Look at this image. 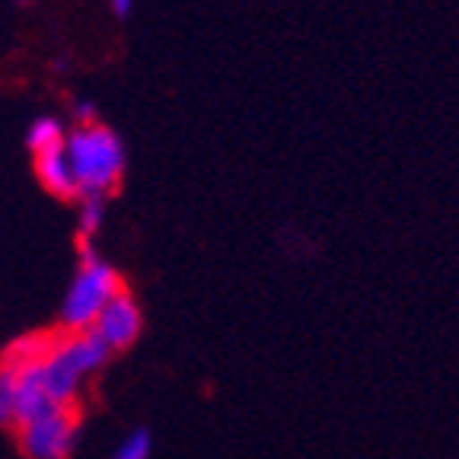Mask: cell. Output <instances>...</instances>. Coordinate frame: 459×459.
<instances>
[{
	"label": "cell",
	"mask_w": 459,
	"mask_h": 459,
	"mask_svg": "<svg viewBox=\"0 0 459 459\" xmlns=\"http://www.w3.org/2000/svg\"><path fill=\"white\" fill-rule=\"evenodd\" d=\"M108 10H112L118 20H128L131 10H134V0H108Z\"/></svg>",
	"instance_id": "cell-14"
},
{
	"label": "cell",
	"mask_w": 459,
	"mask_h": 459,
	"mask_svg": "<svg viewBox=\"0 0 459 459\" xmlns=\"http://www.w3.org/2000/svg\"><path fill=\"white\" fill-rule=\"evenodd\" d=\"M57 344L55 332H32V335H20L16 342H10L0 354V370L4 373H20L29 367L42 364L48 358V351Z\"/></svg>",
	"instance_id": "cell-7"
},
{
	"label": "cell",
	"mask_w": 459,
	"mask_h": 459,
	"mask_svg": "<svg viewBox=\"0 0 459 459\" xmlns=\"http://www.w3.org/2000/svg\"><path fill=\"white\" fill-rule=\"evenodd\" d=\"M0 424H13V386L7 373H0Z\"/></svg>",
	"instance_id": "cell-13"
},
{
	"label": "cell",
	"mask_w": 459,
	"mask_h": 459,
	"mask_svg": "<svg viewBox=\"0 0 459 459\" xmlns=\"http://www.w3.org/2000/svg\"><path fill=\"white\" fill-rule=\"evenodd\" d=\"M65 151L71 160L80 198H106L118 188L125 176V143L108 125L96 122L90 128H74L65 137Z\"/></svg>",
	"instance_id": "cell-1"
},
{
	"label": "cell",
	"mask_w": 459,
	"mask_h": 459,
	"mask_svg": "<svg viewBox=\"0 0 459 459\" xmlns=\"http://www.w3.org/2000/svg\"><path fill=\"white\" fill-rule=\"evenodd\" d=\"M153 453V437L147 428H137L131 434H125L122 444L115 446L112 459H151Z\"/></svg>",
	"instance_id": "cell-11"
},
{
	"label": "cell",
	"mask_w": 459,
	"mask_h": 459,
	"mask_svg": "<svg viewBox=\"0 0 459 459\" xmlns=\"http://www.w3.org/2000/svg\"><path fill=\"white\" fill-rule=\"evenodd\" d=\"M122 287V278L108 262H102L93 249V239H80V268L67 287L65 303H61V329L65 335L93 329L96 316L102 313Z\"/></svg>",
	"instance_id": "cell-2"
},
{
	"label": "cell",
	"mask_w": 459,
	"mask_h": 459,
	"mask_svg": "<svg viewBox=\"0 0 459 459\" xmlns=\"http://www.w3.org/2000/svg\"><path fill=\"white\" fill-rule=\"evenodd\" d=\"M39 383L45 395L61 409H77L80 386H83V373L65 351V335H57V344L48 351V358L39 364Z\"/></svg>",
	"instance_id": "cell-5"
},
{
	"label": "cell",
	"mask_w": 459,
	"mask_h": 459,
	"mask_svg": "<svg viewBox=\"0 0 459 459\" xmlns=\"http://www.w3.org/2000/svg\"><path fill=\"white\" fill-rule=\"evenodd\" d=\"M67 131L65 125H61V118H55V115H39L36 122L26 128V147L32 153H42L48 151V147H57V143H65Z\"/></svg>",
	"instance_id": "cell-9"
},
{
	"label": "cell",
	"mask_w": 459,
	"mask_h": 459,
	"mask_svg": "<svg viewBox=\"0 0 459 459\" xmlns=\"http://www.w3.org/2000/svg\"><path fill=\"white\" fill-rule=\"evenodd\" d=\"M71 118H74V128H90V125L100 122V108H96L93 100H77L71 106Z\"/></svg>",
	"instance_id": "cell-12"
},
{
	"label": "cell",
	"mask_w": 459,
	"mask_h": 459,
	"mask_svg": "<svg viewBox=\"0 0 459 459\" xmlns=\"http://www.w3.org/2000/svg\"><path fill=\"white\" fill-rule=\"evenodd\" d=\"M93 329L112 351H125V348H131V344L141 338V329H143L141 307H137L128 290H118V294L102 307V313L96 316Z\"/></svg>",
	"instance_id": "cell-4"
},
{
	"label": "cell",
	"mask_w": 459,
	"mask_h": 459,
	"mask_svg": "<svg viewBox=\"0 0 459 459\" xmlns=\"http://www.w3.org/2000/svg\"><path fill=\"white\" fill-rule=\"evenodd\" d=\"M65 351L71 354V360L77 364V370L83 373V377H90V373H96L100 367H106V360L112 358V348L96 335V329L65 335Z\"/></svg>",
	"instance_id": "cell-8"
},
{
	"label": "cell",
	"mask_w": 459,
	"mask_h": 459,
	"mask_svg": "<svg viewBox=\"0 0 459 459\" xmlns=\"http://www.w3.org/2000/svg\"><path fill=\"white\" fill-rule=\"evenodd\" d=\"M36 176L55 198H65V201L80 198V188H77V179H74V169H71V160H67L65 143L36 153Z\"/></svg>",
	"instance_id": "cell-6"
},
{
	"label": "cell",
	"mask_w": 459,
	"mask_h": 459,
	"mask_svg": "<svg viewBox=\"0 0 459 459\" xmlns=\"http://www.w3.org/2000/svg\"><path fill=\"white\" fill-rule=\"evenodd\" d=\"M16 4H22V7H29V4H32V0H16Z\"/></svg>",
	"instance_id": "cell-15"
},
{
	"label": "cell",
	"mask_w": 459,
	"mask_h": 459,
	"mask_svg": "<svg viewBox=\"0 0 459 459\" xmlns=\"http://www.w3.org/2000/svg\"><path fill=\"white\" fill-rule=\"evenodd\" d=\"M102 223H106V198H83L80 201V217H77L80 239H93L96 233H100Z\"/></svg>",
	"instance_id": "cell-10"
},
{
	"label": "cell",
	"mask_w": 459,
	"mask_h": 459,
	"mask_svg": "<svg viewBox=\"0 0 459 459\" xmlns=\"http://www.w3.org/2000/svg\"><path fill=\"white\" fill-rule=\"evenodd\" d=\"M26 459H71L77 446V409H48L45 415L16 428Z\"/></svg>",
	"instance_id": "cell-3"
}]
</instances>
